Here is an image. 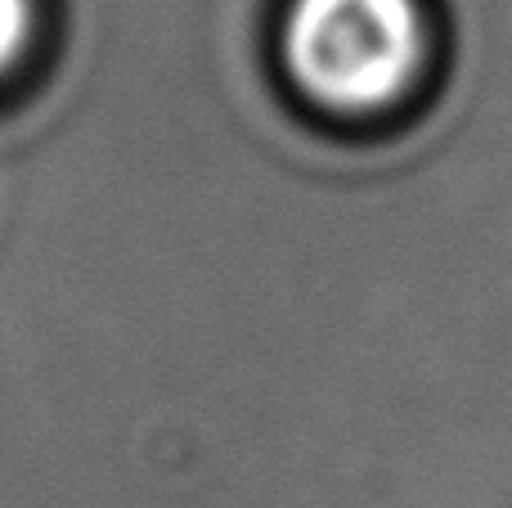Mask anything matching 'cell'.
Returning <instances> with one entry per match:
<instances>
[{
    "label": "cell",
    "instance_id": "obj_1",
    "mask_svg": "<svg viewBox=\"0 0 512 508\" xmlns=\"http://www.w3.org/2000/svg\"><path fill=\"white\" fill-rule=\"evenodd\" d=\"M414 0H297L283 54L315 104L369 113L405 90L418 63Z\"/></svg>",
    "mask_w": 512,
    "mask_h": 508
},
{
    "label": "cell",
    "instance_id": "obj_2",
    "mask_svg": "<svg viewBox=\"0 0 512 508\" xmlns=\"http://www.w3.org/2000/svg\"><path fill=\"white\" fill-rule=\"evenodd\" d=\"M27 32H32V5L27 0H0V72L23 54Z\"/></svg>",
    "mask_w": 512,
    "mask_h": 508
}]
</instances>
